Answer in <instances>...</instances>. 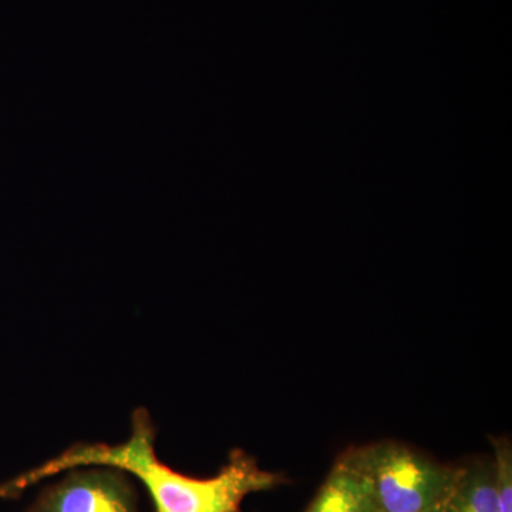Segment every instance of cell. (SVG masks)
Wrapping results in <instances>:
<instances>
[{"label":"cell","instance_id":"7","mask_svg":"<svg viewBox=\"0 0 512 512\" xmlns=\"http://www.w3.org/2000/svg\"><path fill=\"white\" fill-rule=\"evenodd\" d=\"M431 512H441V510H437V511H431Z\"/></svg>","mask_w":512,"mask_h":512},{"label":"cell","instance_id":"1","mask_svg":"<svg viewBox=\"0 0 512 512\" xmlns=\"http://www.w3.org/2000/svg\"><path fill=\"white\" fill-rule=\"evenodd\" d=\"M156 427L146 409L131 417V436L117 446L76 444L42 466L0 485V497L16 498L29 487L80 467H111L131 474L146 487L154 512H242L248 495L288 484L282 473L264 470L241 448L229 454L217 476L195 478L178 473L157 457Z\"/></svg>","mask_w":512,"mask_h":512},{"label":"cell","instance_id":"3","mask_svg":"<svg viewBox=\"0 0 512 512\" xmlns=\"http://www.w3.org/2000/svg\"><path fill=\"white\" fill-rule=\"evenodd\" d=\"M72 471V470H70ZM26 512H138L133 485L111 467L74 468L50 485Z\"/></svg>","mask_w":512,"mask_h":512},{"label":"cell","instance_id":"5","mask_svg":"<svg viewBox=\"0 0 512 512\" xmlns=\"http://www.w3.org/2000/svg\"><path fill=\"white\" fill-rule=\"evenodd\" d=\"M441 512H500L495 494L493 458H473L458 466L456 481Z\"/></svg>","mask_w":512,"mask_h":512},{"label":"cell","instance_id":"2","mask_svg":"<svg viewBox=\"0 0 512 512\" xmlns=\"http://www.w3.org/2000/svg\"><path fill=\"white\" fill-rule=\"evenodd\" d=\"M352 451L379 512L441 510L456 481L458 466L402 441H376Z\"/></svg>","mask_w":512,"mask_h":512},{"label":"cell","instance_id":"4","mask_svg":"<svg viewBox=\"0 0 512 512\" xmlns=\"http://www.w3.org/2000/svg\"><path fill=\"white\" fill-rule=\"evenodd\" d=\"M305 512H379L352 447L336 458L328 477Z\"/></svg>","mask_w":512,"mask_h":512},{"label":"cell","instance_id":"6","mask_svg":"<svg viewBox=\"0 0 512 512\" xmlns=\"http://www.w3.org/2000/svg\"><path fill=\"white\" fill-rule=\"evenodd\" d=\"M498 511L512 512V443L508 436L491 437Z\"/></svg>","mask_w":512,"mask_h":512}]
</instances>
